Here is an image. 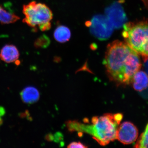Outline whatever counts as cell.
<instances>
[{
  "instance_id": "6da1fadb",
  "label": "cell",
  "mask_w": 148,
  "mask_h": 148,
  "mask_svg": "<svg viewBox=\"0 0 148 148\" xmlns=\"http://www.w3.org/2000/svg\"><path fill=\"white\" fill-rule=\"evenodd\" d=\"M103 64L110 79L118 85L131 84L142 67L138 54L126 43L118 40L108 45Z\"/></svg>"
},
{
  "instance_id": "7a4b0ae2",
  "label": "cell",
  "mask_w": 148,
  "mask_h": 148,
  "mask_svg": "<svg viewBox=\"0 0 148 148\" xmlns=\"http://www.w3.org/2000/svg\"><path fill=\"white\" fill-rule=\"evenodd\" d=\"M123 118L121 113H107L93 117L90 123L85 119L84 123L76 121H69L67 126L70 131L87 133L98 144L106 146L116 140L118 128Z\"/></svg>"
},
{
  "instance_id": "3957f363",
  "label": "cell",
  "mask_w": 148,
  "mask_h": 148,
  "mask_svg": "<svg viewBox=\"0 0 148 148\" xmlns=\"http://www.w3.org/2000/svg\"><path fill=\"white\" fill-rule=\"evenodd\" d=\"M122 36L131 49L142 56L144 61L148 60V21L125 23Z\"/></svg>"
},
{
  "instance_id": "277c9868",
  "label": "cell",
  "mask_w": 148,
  "mask_h": 148,
  "mask_svg": "<svg viewBox=\"0 0 148 148\" xmlns=\"http://www.w3.org/2000/svg\"><path fill=\"white\" fill-rule=\"evenodd\" d=\"M23 12L25 16L23 22L34 28L36 32L37 27L42 32L50 29L53 14L45 4L33 1L23 6Z\"/></svg>"
},
{
  "instance_id": "5b68a950",
  "label": "cell",
  "mask_w": 148,
  "mask_h": 148,
  "mask_svg": "<svg viewBox=\"0 0 148 148\" xmlns=\"http://www.w3.org/2000/svg\"><path fill=\"white\" fill-rule=\"evenodd\" d=\"M86 24L89 27L92 34L101 40H108L113 31L114 27L107 17L101 14L93 16Z\"/></svg>"
},
{
  "instance_id": "8992f818",
  "label": "cell",
  "mask_w": 148,
  "mask_h": 148,
  "mask_svg": "<svg viewBox=\"0 0 148 148\" xmlns=\"http://www.w3.org/2000/svg\"><path fill=\"white\" fill-rule=\"evenodd\" d=\"M106 16L114 28L120 29L126 23L127 17L121 5L119 2L112 4L106 10Z\"/></svg>"
},
{
  "instance_id": "52a82bcc",
  "label": "cell",
  "mask_w": 148,
  "mask_h": 148,
  "mask_svg": "<svg viewBox=\"0 0 148 148\" xmlns=\"http://www.w3.org/2000/svg\"><path fill=\"white\" fill-rule=\"evenodd\" d=\"M138 130L135 125L129 121L123 123L117 131L116 139L123 145H130L138 139Z\"/></svg>"
},
{
  "instance_id": "ba28073f",
  "label": "cell",
  "mask_w": 148,
  "mask_h": 148,
  "mask_svg": "<svg viewBox=\"0 0 148 148\" xmlns=\"http://www.w3.org/2000/svg\"><path fill=\"white\" fill-rule=\"evenodd\" d=\"M19 56L18 49L13 45H6L0 51V58L5 63L15 62Z\"/></svg>"
},
{
  "instance_id": "9c48e42d",
  "label": "cell",
  "mask_w": 148,
  "mask_h": 148,
  "mask_svg": "<svg viewBox=\"0 0 148 148\" xmlns=\"http://www.w3.org/2000/svg\"><path fill=\"white\" fill-rule=\"evenodd\" d=\"M131 83L135 90L139 92L143 91L148 87L147 74L140 70L134 75Z\"/></svg>"
},
{
  "instance_id": "30bf717a",
  "label": "cell",
  "mask_w": 148,
  "mask_h": 148,
  "mask_svg": "<svg viewBox=\"0 0 148 148\" xmlns=\"http://www.w3.org/2000/svg\"><path fill=\"white\" fill-rule=\"evenodd\" d=\"M20 96L24 103L32 104L36 103L40 98V93L36 88L28 86L24 88L20 93Z\"/></svg>"
},
{
  "instance_id": "8fae6325",
  "label": "cell",
  "mask_w": 148,
  "mask_h": 148,
  "mask_svg": "<svg viewBox=\"0 0 148 148\" xmlns=\"http://www.w3.org/2000/svg\"><path fill=\"white\" fill-rule=\"evenodd\" d=\"M53 36L55 39L58 42H66L71 38V31L68 27L61 25L58 26L55 29Z\"/></svg>"
},
{
  "instance_id": "7c38bea8",
  "label": "cell",
  "mask_w": 148,
  "mask_h": 148,
  "mask_svg": "<svg viewBox=\"0 0 148 148\" xmlns=\"http://www.w3.org/2000/svg\"><path fill=\"white\" fill-rule=\"evenodd\" d=\"M20 18L14 14L8 12L0 6V22L3 24L14 23L18 21Z\"/></svg>"
},
{
  "instance_id": "4fadbf2b",
  "label": "cell",
  "mask_w": 148,
  "mask_h": 148,
  "mask_svg": "<svg viewBox=\"0 0 148 148\" xmlns=\"http://www.w3.org/2000/svg\"><path fill=\"white\" fill-rule=\"evenodd\" d=\"M134 147L137 148H148V123L145 131L138 138Z\"/></svg>"
},
{
  "instance_id": "5bb4252c",
  "label": "cell",
  "mask_w": 148,
  "mask_h": 148,
  "mask_svg": "<svg viewBox=\"0 0 148 148\" xmlns=\"http://www.w3.org/2000/svg\"><path fill=\"white\" fill-rule=\"evenodd\" d=\"M50 43V40L45 35H43L39 37L35 41L34 45L37 48H44L47 47Z\"/></svg>"
},
{
  "instance_id": "9a60e30c",
  "label": "cell",
  "mask_w": 148,
  "mask_h": 148,
  "mask_svg": "<svg viewBox=\"0 0 148 148\" xmlns=\"http://www.w3.org/2000/svg\"><path fill=\"white\" fill-rule=\"evenodd\" d=\"M70 148H86L87 146L80 142H73L70 143L68 146Z\"/></svg>"
},
{
  "instance_id": "2e32d148",
  "label": "cell",
  "mask_w": 148,
  "mask_h": 148,
  "mask_svg": "<svg viewBox=\"0 0 148 148\" xmlns=\"http://www.w3.org/2000/svg\"><path fill=\"white\" fill-rule=\"evenodd\" d=\"M5 110L3 107L0 106V117H2L4 116L5 114Z\"/></svg>"
},
{
  "instance_id": "e0dca14e",
  "label": "cell",
  "mask_w": 148,
  "mask_h": 148,
  "mask_svg": "<svg viewBox=\"0 0 148 148\" xmlns=\"http://www.w3.org/2000/svg\"><path fill=\"white\" fill-rule=\"evenodd\" d=\"M46 140L48 141H51L53 140V135L51 134H49L46 135Z\"/></svg>"
},
{
  "instance_id": "ac0fdd59",
  "label": "cell",
  "mask_w": 148,
  "mask_h": 148,
  "mask_svg": "<svg viewBox=\"0 0 148 148\" xmlns=\"http://www.w3.org/2000/svg\"><path fill=\"white\" fill-rule=\"evenodd\" d=\"M3 122V121L2 119L1 118V117H0V126H1V125H2Z\"/></svg>"
}]
</instances>
